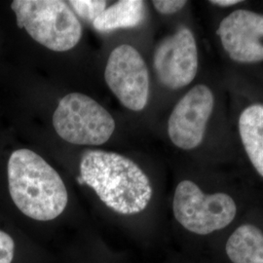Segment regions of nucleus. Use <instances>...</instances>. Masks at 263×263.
<instances>
[{"label":"nucleus","instance_id":"f257e3e1","mask_svg":"<svg viewBox=\"0 0 263 263\" xmlns=\"http://www.w3.org/2000/svg\"><path fill=\"white\" fill-rule=\"evenodd\" d=\"M80 177L107 207L121 215L141 213L152 197L151 181L143 171L115 152L86 151Z\"/></svg>","mask_w":263,"mask_h":263},{"label":"nucleus","instance_id":"ddd939ff","mask_svg":"<svg viewBox=\"0 0 263 263\" xmlns=\"http://www.w3.org/2000/svg\"><path fill=\"white\" fill-rule=\"evenodd\" d=\"M68 3L71 4L78 16L92 23H94L106 9V1L71 0Z\"/></svg>","mask_w":263,"mask_h":263},{"label":"nucleus","instance_id":"1a4fd4ad","mask_svg":"<svg viewBox=\"0 0 263 263\" xmlns=\"http://www.w3.org/2000/svg\"><path fill=\"white\" fill-rule=\"evenodd\" d=\"M216 34L231 60L241 64L263 61V15L236 10L221 21Z\"/></svg>","mask_w":263,"mask_h":263},{"label":"nucleus","instance_id":"7ed1b4c3","mask_svg":"<svg viewBox=\"0 0 263 263\" xmlns=\"http://www.w3.org/2000/svg\"><path fill=\"white\" fill-rule=\"evenodd\" d=\"M11 8L16 14L18 27L52 51H68L81 39V24L64 1L14 0Z\"/></svg>","mask_w":263,"mask_h":263},{"label":"nucleus","instance_id":"20e7f679","mask_svg":"<svg viewBox=\"0 0 263 263\" xmlns=\"http://www.w3.org/2000/svg\"><path fill=\"white\" fill-rule=\"evenodd\" d=\"M53 126L63 140L77 145H101L115 129L111 114L92 98L71 93L64 97L53 115Z\"/></svg>","mask_w":263,"mask_h":263},{"label":"nucleus","instance_id":"9b49d317","mask_svg":"<svg viewBox=\"0 0 263 263\" xmlns=\"http://www.w3.org/2000/svg\"><path fill=\"white\" fill-rule=\"evenodd\" d=\"M226 251L233 263H263V233L252 224L241 226L229 237Z\"/></svg>","mask_w":263,"mask_h":263},{"label":"nucleus","instance_id":"39448f33","mask_svg":"<svg viewBox=\"0 0 263 263\" xmlns=\"http://www.w3.org/2000/svg\"><path fill=\"white\" fill-rule=\"evenodd\" d=\"M173 210L176 219L188 231L208 235L229 226L237 206L226 193L207 195L196 183L183 180L176 188Z\"/></svg>","mask_w":263,"mask_h":263},{"label":"nucleus","instance_id":"2eb2a0df","mask_svg":"<svg viewBox=\"0 0 263 263\" xmlns=\"http://www.w3.org/2000/svg\"><path fill=\"white\" fill-rule=\"evenodd\" d=\"M184 0H154L152 4L154 8L162 15H171L179 12L186 5Z\"/></svg>","mask_w":263,"mask_h":263},{"label":"nucleus","instance_id":"f8f14e48","mask_svg":"<svg viewBox=\"0 0 263 263\" xmlns=\"http://www.w3.org/2000/svg\"><path fill=\"white\" fill-rule=\"evenodd\" d=\"M145 3L141 0H122L104 10L93 23L101 32H109L119 28H137L145 19Z\"/></svg>","mask_w":263,"mask_h":263},{"label":"nucleus","instance_id":"6e6552de","mask_svg":"<svg viewBox=\"0 0 263 263\" xmlns=\"http://www.w3.org/2000/svg\"><path fill=\"white\" fill-rule=\"evenodd\" d=\"M214 106L215 97L206 85H196L188 91L170 116L168 134L172 142L184 151L199 146L204 140Z\"/></svg>","mask_w":263,"mask_h":263},{"label":"nucleus","instance_id":"4468645a","mask_svg":"<svg viewBox=\"0 0 263 263\" xmlns=\"http://www.w3.org/2000/svg\"><path fill=\"white\" fill-rule=\"evenodd\" d=\"M15 244L11 236L0 230V263H11L14 258Z\"/></svg>","mask_w":263,"mask_h":263},{"label":"nucleus","instance_id":"f03ea898","mask_svg":"<svg viewBox=\"0 0 263 263\" xmlns=\"http://www.w3.org/2000/svg\"><path fill=\"white\" fill-rule=\"evenodd\" d=\"M7 171L10 195L24 215L49 221L63 214L68 201L66 185L56 170L37 153L14 151Z\"/></svg>","mask_w":263,"mask_h":263},{"label":"nucleus","instance_id":"9d476101","mask_svg":"<svg viewBox=\"0 0 263 263\" xmlns=\"http://www.w3.org/2000/svg\"><path fill=\"white\" fill-rule=\"evenodd\" d=\"M239 133L248 157L263 178V104H252L241 113Z\"/></svg>","mask_w":263,"mask_h":263},{"label":"nucleus","instance_id":"dca6fc26","mask_svg":"<svg viewBox=\"0 0 263 263\" xmlns=\"http://www.w3.org/2000/svg\"><path fill=\"white\" fill-rule=\"evenodd\" d=\"M241 0H211L210 3L220 7H229L241 3Z\"/></svg>","mask_w":263,"mask_h":263},{"label":"nucleus","instance_id":"0eeeda50","mask_svg":"<svg viewBox=\"0 0 263 263\" xmlns=\"http://www.w3.org/2000/svg\"><path fill=\"white\" fill-rule=\"evenodd\" d=\"M153 67L160 83L177 90L190 84L198 71V49L192 31L180 28L162 39L153 56Z\"/></svg>","mask_w":263,"mask_h":263},{"label":"nucleus","instance_id":"423d86ee","mask_svg":"<svg viewBox=\"0 0 263 263\" xmlns=\"http://www.w3.org/2000/svg\"><path fill=\"white\" fill-rule=\"evenodd\" d=\"M104 79L119 102L133 111H141L148 102L149 74L137 49L123 44L110 53Z\"/></svg>","mask_w":263,"mask_h":263}]
</instances>
